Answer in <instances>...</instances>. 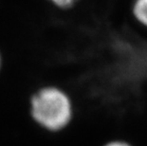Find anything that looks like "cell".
Wrapping results in <instances>:
<instances>
[{"mask_svg": "<svg viewBox=\"0 0 147 146\" xmlns=\"http://www.w3.org/2000/svg\"><path fill=\"white\" fill-rule=\"evenodd\" d=\"M132 13L137 22L147 29V0H135L132 6Z\"/></svg>", "mask_w": 147, "mask_h": 146, "instance_id": "7a4b0ae2", "label": "cell"}, {"mask_svg": "<svg viewBox=\"0 0 147 146\" xmlns=\"http://www.w3.org/2000/svg\"><path fill=\"white\" fill-rule=\"evenodd\" d=\"M53 5L54 7L61 9V10H67L76 5L79 0H47Z\"/></svg>", "mask_w": 147, "mask_h": 146, "instance_id": "3957f363", "label": "cell"}, {"mask_svg": "<svg viewBox=\"0 0 147 146\" xmlns=\"http://www.w3.org/2000/svg\"><path fill=\"white\" fill-rule=\"evenodd\" d=\"M101 146H134V144L123 139H112L105 141Z\"/></svg>", "mask_w": 147, "mask_h": 146, "instance_id": "277c9868", "label": "cell"}, {"mask_svg": "<svg viewBox=\"0 0 147 146\" xmlns=\"http://www.w3.org/2000/svg\"><path fill=\"white\" fill-rule=\"evenodd\" d=\"M30 115L39 128L51 134L67 129L74 118V104L69 94L56 85H46L32 94Z\"/></svg>", "mask_w": 147, "mask_h": 146, "instance_id": "6da1fadb", "label": "cell"}, {"mask_svg": "<svg viewBox=\"0 0 147 146\" xmlns=\"http://www.w3.org/2000/svg\"><path fill=\"white\" fill-rule=\"evenodd\" d=\"M0 67H1V56H0Z\"/></svg>", "mask_w": 147, "mask_h": 146, "instance_id": "5b68a950", "label": "cell"}]
</instances>
